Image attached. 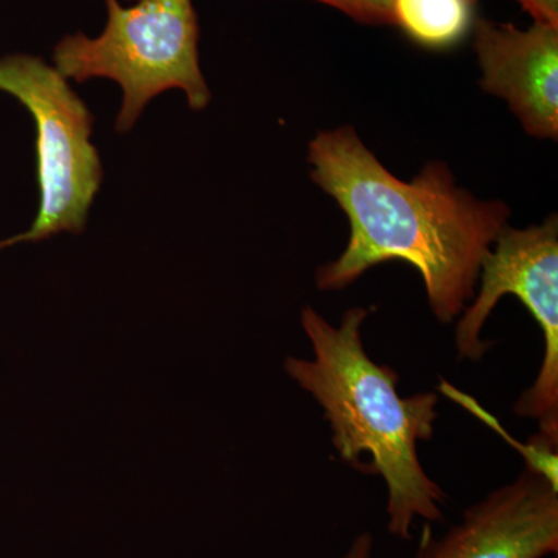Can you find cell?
<instances>
[{
    "instance_id": "cell-1",
    "label": "cell",
    "mask_w": 558,
    "mask_h": 558,
    "mask_svg": "<svg viewBox=\"0 0 558 558\" xmlns=\"http://www.w3.org/2000/svg\"><path fill=\"white\" fill-rule=\"evenodd\" d=\"M311 178L348 216L349 241L319 267V290H341L389 260L421 274L429 310L442 325L473 300L481 263L509 226L501 201H483L457 185L444 161H429L410 182L381 165L352 126L318 132L310 143Z\"/></svg>"
},
{
    "instance_id": "cell-2",
    "label": "cell",
    "mask_w": 558,
    "mask_h": 558,
    "mask_svg": "<svg viewBox=\"0 0 558 558\" xmlns=\"http://www.w3.org/2000/svg\"><path fill=\"white\" fill-rule=\"evenodd\" d=\"M371 310L351 307L339 326L312 310L301 311V326L312 344V359L289 357L286 373L310 392L325 413L332 444L344 464L366 475H380L388 488V531L409 539L421 517L442 520L447 497L418 459L417 444L433 438L439 398L398 392L399 374L369 357L362 326Z\"/></svg>"
},
{
    "instance_id": "cell-3",
    "label": "cell",
    "mask_w": 558,
    "mask_h": 558,
    "mask_svg": "<svg viewBox=\"0 0 558 558\" xmlns=\"http://www.w3.org/2000/svg\"><path fill=\"white\" fill-rule=\"evenodd\" d=\"M105 2L108 22L101 35L64 36L53 50L54 69L76 83L108 78L120 84L119 134L130 132L161 92L183 90L191 109L207 108L211 94L199 65L201 28L193 0H138L131 7Z\"/></svg>"
},
{
    "instance_id": "cell-4",
    "label": "cell",
    "mask_w": 558,
    "mask_h": 558,
    "mask_svg": "<svg viewBox=\"0 0 558 558\" xmlns=\"http://www.w3.org/2000/svg\"><path fill=\"white\" fill-rule=\"evenodd\" d=\"M0 92L31 112L36 128L39 211L31 229L0 241V248L61 231L80 234L102 182L100 154L90 142L94 116L68 80L32 54L0 58Z\"/></svg>"
},
{
    "instance_id": "cell-5",
    "label": "cell",
    "mask_w": 558,
    "mask_h": 558,
    "mask_svg": "<svg viewBox=\"0 0 558 558\" xmlns=\"http://www.w3.org/2000/svg\"><path fill=\"white\" fill-rule=\"evenodd\" d=\"M480 290L458 317L454 344L458 359L480 362L492 347L481 340L484 325L505 295H515L538 323L545 355L537 379L513 405L520 417L534 418L537 436L558 447V220L529 229L508 226L484 256Z\"/></svg>"
},
{
    "instance_id": "cell-6",
    "label": "cell",
    "mask_w": 558,
    "mask_h": 558,
    "mask_svg": "<svg viewBox=\"0 0 558 558\" xmlns=\"http://www.w3.org/2000/svg\"><path fill=\"white\" fill-rule=\"evenodd\" d=\"M557 549L558 486L526 465L465 510L442 538L425 524L416 558H543Z\"/></svg>"
},
{
    "instance_id": "cell-7",
    "label": "cell",
    "mask_w": 558,
    "mask_h": 558,
    "mask_svg": "<svg viewBox=\"0 0 558 558\" xmlns=\"http://www.w3.org/2000/svg\"><path fill=\"white\" fill-rule=\"evenodd\" d=\"M472 31L483 89L508 102L529 135L557 140L558 27L534 22L519 28L480 17Z\"/></svg>"
},
{
    "instance_id": "cell-8",
    "label": "cell",
    "mask_w": 558,
    "mask_h": 558,
    "mask_svg": "<svg viewBox=\"0 0 558 558\" xmlns=\"http://www.w3.org/2000/svg\"><path fill=\"white\" fill-rule=\"evenodd\" d=\"M478 0H392V25L425 49L457 46L473 27Z\"/></svg>"
},
{
    "instance_id": "cell-9",
    "label": "cell",
    "mask_w": 558,
    "mask_h": 558,
    "mask_svg": "<svg viewBox=\"0 0 558 558\" xmlns=\"http://www.w3.org/2000/svg\"><path fill=\"white\" fill-rule=\"evenodd\" d=\"M366 25H392V0H315Z\"/></svg>"
},
{
    "instance_id": "cell-10",
    "label": "cell",
    "mask_w": 558,
    "mask_h": 558,
    "mask_svg": "<svg viewBox=\"0 0 558 558\" xmlns=\"http://www.w3.org/2000/svg\"><path fill=\"white\" fill-rule=\"evenodd\" d=\"M534 22L558 27V0H517Z\"/></svg>"
},
{
    "instance_id": "cell-11",
    "label": "cell",
    "mask_w": 558,
    "mask_h": 558,
    "mask_svg": "<svg viewBox=\"0 0 558 558\" xmlns=\"http://www.w3.org/2000/svg\"><path fill=\"white\" fill-rule=\"evenodd\" d=\"M371 549H373V537L365 532L354 539L351 548L341 558H371Z\"/></svg>"
},
{
    "instance_id": "cell-12",
    "label": "cell",
    "mask_w": 558,
    "mask_h": 558,
    "mask_svg": "<svg viewBox=\"0 0 558 558\" xmlns=\"http://www.w3.org/2000/svg\"><path fill=\"white\" fill-rule=\"evenodd\" d=\"M128 2H138V0H128Z\"/></svg>"
}]
</instances>
